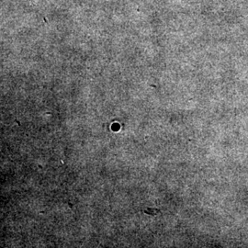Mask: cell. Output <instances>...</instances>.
Here are the masks:
<instances>
[{"label":"cell","mask_w":248,"mask_h":248,"mask_svg":"<svg viewBox=\"0 0 248 248\" xmlns=\"http://www.w3.org/2000/svg\"><path fill=\"white\" fill-rule=\"evenodd\" d=\"M144 212L146 214H150V215H155L156 213L159 212V210H156V209H151V208H149V209L144 210Z\"/></svg>","instance_id":"obj_1"}]
</instances>
